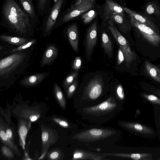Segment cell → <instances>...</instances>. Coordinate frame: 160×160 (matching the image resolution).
I'll return each instance as SVG.
<instances>
[{
  "mask_svg": "<svg viewBox=\"0 0 160 160\" xmlns=\"http://www.w3.org/2000/svg\"><path fill=\"white\" fill-rule=\"evenodd\" d=\"M31 51L29 48L0 53V88L13 85L21 77L27 67Z\"/></svg>",
  "mask_w": 160,
  "mask_h": 160,
  "instance_id": "obj_1",
  "label": "cell"
},
{
  "mask_svg": "<svg viewBox=\"0 0 160 160\" xmlns=\"http://www.w3.org/2000/svg\"><path fill=\"white\" fill-rule=\"evenodd\" d=\"M3 14L10 31L16 36L25 37L31 34V26L28 15L14 0H6Z\"/></svg>",
  "mask_w": 160,
  "mask_h": 160,
  "instance_id": "obj_2",
  "label": "cell"
},
{
  "mask_svg": "<svg viewBox=\"0 0 160 160\" xmlns=\"http://www.w3.org/2000/svg\"><path fill=\"white\" fill-rule=\"evenodd\" d=\"M121 132L111 127L94 128L75 134L72 138L86 143H100L102 149L110 148L117 141Z\"/></svg>",
  "mask_w": 160,
  "mask_h": 160,
  "instance_id": "obj_3",
  "label": "cell"
},
{
  "mask_svg": "<svg viewBox=\"0 0 160 160\" xmlns=\"http://www.w3.org/2000/svg\"><path fill=\"white\" fill-rule=\"evenodd\" d=\"M123 104L110 95L98 104L83 108L82 111L86 114L95 118L98 123L102 124L117 115L122 109Z\"/></svg>",
  "mask_w": 160,
  "mask_h": 160,
  "instance_id": "obj_4",
  "label": "cell"
},
{
  "mask_svg": "<svg viewBox=\"0 0 160 160\" xmlns=\"http://www.w3.org/2000/svg\"><path fill=\"white\" fill-rule=\"evenodd\" d=\"M83 88L81 99L88 101H98L99 103L104 99L102 98L104 86L101 77L96 75L88 81L84 77L80 85Z\"/></svg>",
  "mask_w": 160,
  "mask_h": 160,
  "instance_id": "obj_5",
  "label": "cell"
},
{
  "mask_svg": "<svg viewBox=\"0 0 160 160\" xmlns=\"http://www.w3.org/2000/svg\"><path fill=\"white\" fill-rule=\"evenodd\" d=\"M108 29L116 40L119 47L122 50L124 57V61L127 67L130 65L137 58L135 52L131 50L128 42L115 27L111 20H108Z\"/></svg>",
  "mask_w": 160,
  "mask_h": 160,
  "instance_id": "obj_6",
  "label": "cell"
},
{
  "mask_svg": "<svg viewBox=\"0 0 160 160\" xmlns=\"http://www.w3.org/2000/svg\"><path fill=\"white\" fill-rule=\"evenodd\" d=\"M118 125L125 130L142 138H153L157 135L156 131L153 128L140 122L120 120Z\"/></svg>",
  "mask_w": 160,
  "mask_h": 160,
  "instance_id": "obj_7",
  "label": "cell"
},
{
  "mask_svg": "<svg viewBox=\"0 0 160 160\" xmlns=\"http://www.w3.org/2000/svg\"><path fill=\"white\" fill-rule=\"evenodd\" d=\"M41 128L42 147L39 160L43 159L45 158L50 146L55 144L59 138V135L56 130L43 125H41Z\"/></svg>",
  "mask_w": 160,
  "mask_h": 160,
  "instance_id": "obj_8",
  "label": "cell"
},
{
  "mask_svg": "<svg viewBox=\"0 0 160 160\" xmlns=\"http://www.w3.org/2000/svg\"><path fill=\"white\" fill-rule=\"evenodd\" d=\"M131 26L136 28L151 44L158 47L160 42L159 34L147 26L141 23L128 15V17Z\"/></svg>",
  "mask_w": 160,
  "mask_h": 160,
  "instance_id": "obj_9",
  "label": "cell"
},
{
  "mask_svg": "<svg viewBox=\"0 0 160 160\" xmlns=\"http://www.w3.org/2000/svg\"><path fill=\"white\" fill-rule=\"evenodd\" d=\"M124 12L123 7L112 0H105L104 3L98 9L99 14L103 24L110 20L114 13L118 12L125 15Z\"/></svg>",
  "mask_w": 160,
  "mask_h": 160,
  "instance_id": "obj_10",
  "label": "cell"
},
{
  "mask_svg": "<svg viewBox=\"0 0 160 160\" xmlns=\"http://www.w3.org/2000/svg\"><path fill=\"white\" fill-rule=\"evenodd\" d=\"M97 39V23L95 21L88 28L85 38V54L88 61H89L91 59Z\"/></svg>",
  "mask_w": 160,
  "mask_h": 160,
  "instance_id": "obj_11",
  "label": "cell"
},
{
  "mask_svg": "<svg viewBox=\"0 0 160 160\" xmlns=\"http://www.w3.org/2000/svg\"><path fill=\"white\" fill-rule=\"evenodd\" d=\"M94 4L87 0H82L78 4L72 6L69 11L63 17L62 22H67L91 10Z\"/></svg>",
  "mask_w": 160,
  "mask_h": 160,
  "instance_id": "obj_12",
  "label": "cell"
},
{
  "mask_svg": "<svg viewBox=\"0 0 160 160\" xmlns=\"http://www.w3.org/2000/svg\"><path fill=\"white\" fill-rule=\"evenodd\" d=\"M64 1V0H54L53 7L45 21L44 28L46 33H49L53 28L62 8Z\"/></svg>",
  "mask_w": 160,
  "mask_h": 160,
  "instance_id": "obj_13",
  "label": "cell"
},
{
  "mask_svg": "<svg viewBox=\"0 0 160 160\" xmlns=\"http://www.w3.org/2000/svg\"><path fill=\"white\" fill-rule=\"evenodd\" d=\"M104 158L107 157L129 158L135 160H153L152 154L150 153L102 152Z\"/></svg>",
  "mask_w": 160,
  "mask_h": 160,
  "instance_id": "obj_14",
  "label": "cell"
},
{
  "mask_svg": "<svg viewBox=\"0 0 160 160\" xmlns=\"http://www.w3.org/2000/svg\"><path fill=\"white\" fill-rule=\"evenodd\" d=\"M124 10L129 15L133 18L138 22L151 28L157 33L159 34V30L152 18L143 14L135 12L127 8H123Z\"/></svg>",
  "mask_w": 160,
  "mask_h": 160,
  "instance_id": "obj_15",
  "label": "cell"
},
{
  "mask_svg": "<svg viewBox=\"0 0 160 160\" xmlns=\"http://www.w3.org/2000/svg\"><path fill=\"white\" fill-rule=\"evenodd\" d=\"M27 38L0 34V41L10 50L30 40Z\"/></svg>",
  "mask_w": 160,
  "mask_h": 160,
  "instance_id": "obj_16",
  "label": "cell"
},
{
  "mask_svg": "<svg viewBox=\"0 0 160 160\" xmlns=\"http://www.w3.org/2000/svg\"><path fill=\"white\" fill-rule=\"evenodd\" d=\"M49 75V73L48 72L30 75L20 80L19 83L21 85L26 87H35L41 83Z\"/></svg>",
  "mask_w": 160,
  "mask_h": 160,
  "instance_id": "obj_17",
  "label": "cell"
},
{
  "mask_svg": "<svg viewBox=\"0 0 160 160\" xmlns=\"http://www.w3.org/2000/svg\"><path fill=\"white\" fill-rule=\"evenodd\" d=\"M72 159V160L79 159L102 160H104L105 159L101 153H98L77 149L74 151Z\"/></svg>",
  "mask_w": 160,
  "mask_h": 160,
  "instance_id": "obj_18",
  "label": "cell"
},
{
  "mask_svg": "<svg viewBox=\"0 0 160 160\" xmlns=\"http://www.w3.org/2000/svg\"><path fill=\"white\" fill-rule=\"evenodd\" d=\"M31 125V122L24 118L20 120L18 128L19 144L23 149H25L26 140Z\"/></svg>",
  "mask_w": 160,
  "mask_h": 160,
  "instance_id": "obj_19",
  "label": "cell"
},
{
  "mask_svg": "<svg viewBox=\"0 0 160 160\" xmlns=\"http://www.w3.org/2000/svg\"><path fill=\"white\" fill-rule=\"evenodd\" d=\"M110 20L117 24L119 29L124 33H126L131 28V24L125 18V15L114 12L111 16Z\"/></svg>",
  "mask_w": 160,
  "mask_h": 160,
  "instance_id": "obj_20",
  "label": "cell"
},
{
  "mask_svg": "<svg viewBox=\"0 0 160 160\" xmlns=\"http://www.w3.org/2000/svg\"><path fill=\"white\" fill-rule=\"evenodd\" d=\"M58 52V49L55 46L52 45L48 47L43 54L40 63L41 67L51 65L57 57Z\"/></svg>",
  "mask_w": 160,
  "mask_h": 160,
  "instance_id": "obj_21",
  "label": "cell"
},
{
  "mask_svg": "<svg viewBox=\"0 0 160 160\" xmlns=\"http://www.w3.org/2000/svg\"><path fill=\"white\" fill-rule=\"evenodd\" d=\"M67 34L70 43L76 52L78 51L79 38L78 26L76 23L72 24L68 27Z\"/></svg>",
  "mask_w": 160,
  "mask_h": 160,
  "instance_id": "obj_22",
  "label": "cell"
},
{
  "mask_svg": "<svg viewBox=\"0 0 160 160\" xmlns=\"http://www.w3.org/2000/svg\"><path fill=\"white\" fill-rule=\"evenodd\" d=\"M145 69L149 75L155 81L160 82V69L157 66L148 61L144 62Z\"/></svg>",
  "mask_w": 160,
  "mask_h": 160,
  "instance_id": "obj_23",
  "label": "cell"
},
{
  "mask_svg": "<svg viewBox=\"0 0 160 160\" xmlns=\"http://www.w3.org/2000/svg\"><path fill=\"white\" fill-rule=\"evenodd\" d=\"M101 41L102 46L105 52L109 58H111L113 51L112 42L110 38L104 31L102 33Z\"/></svg>",
  "mask_w": 160,
  "mask_h": 160,
  "instance_id": "obj_24",
  "label": "cell"
},
{
  "mask_svg": "<svg viewBox=\"0 0 160 160\" xmlns=\"http://www.w3.org/2000/svg\"><path fill=\"white\" fill-rule=\"evenodd\" d=\"M54 96L59 106L63 109L66 108V101L64 95L59 87L56 82L53 85Z\"/></svg>",
  "mask_w": 160,
  "mask_h": 160,
  "instance_id": "obj_25",
  "label": "cell"
},
{
  "mask_svg": "<svg viewBox=\"0 0 160 160\" xmlns=\"http://www.w3.org/2000/svg\"><path fill=\"white\" fill-rule=\"evenodd\" d=\"M41 112L40 110L36 108L27 109L23 111V117L31 122H34L40 118Z\"/></svg>",
  "mask_w": 160,
  "mask_h": 160,
  "instance_id": "obj_26",
  "label": "cell"
},
{
  "mask_svg": "<svg viewBox=\"0 0 160 160\" xmlns=\"http://www.w3.org/2000/svg\"><path fill=\"white\" fill-rule=\"evenodd\" d=\"M0 139L6 145L13 149L17 154H19V151L16 145L7 137L5 131L3 129V126L0 123Z\"/></svg>",
  "mask_w": 160,
  "mask_h": 160,
  "instance_id": "obj_27",
  "label": "cell"
},
{
  "mask_svg": "<svg viewBox=\"0 0 160 160\" xmlns=\"http://www.w3.org/2000/svg\"><path fill=\"white\" fill-rule=\"evenodd\" d=\"M24 10L32 18L36 17V14L32 4V0H19Z\"/></svg>",
  "mask_w": 160,
  "mask_h": 160,
  "instance_id": "obj_28",
  "label": "cell"
},
{
  "mask_svg": "<svg viewBox=\"0 0 160 160\" xmlns=\"http://www.w3.org/2000/svg\"><path fill=\"white\" fill-rule=\"evenodd\" d=\"M46 156L47 159L49 160H62L64 156L62 150L58 148L51 150Z\"/></svg>",
  "mask_w": 160,
  "mask_h": 160,
  "instance_id": "obj_29",
  "label": "cell"
},
{
  "mask_svg": "<svg viewBox=\"0 0 160 160\" xmlns=\"http://www.w3.org/2000/svg\"><path fill=\"white\" fill-rule=\"evenodd\" d=\"M52 0H37V7L38 14H44L47 11Z\"/></svg>",
  "mask_w": 160,
  "mask_h": 160,
  "instance_id": "obj_30",
  "label": "cell"
},
{
  "mask_svg": "<svg viewBox=\"0 0 160 160\" xmlns=\"http://www.w3.org/2000/svg\"><path fill=\"white\" fill-rule=\"evenodd\" d=\"M146 12L148 14H154L157 16L160 14V9L158 5L154 2L148 3L145 8Z\"/></svg>",
  "mask_w": 160,
  "mask_h": 160,
  "instance_id": "obj_31",
  "label": "cell"
},
{
  "mask_svg": "<svg viewBox=\"0 0 160 160\" xmlns=\"http://www.w3.org/2000/svg\"><path fill=\"white\" fill-rule=\"evenodd\" d=\"M97 15L95 10L91 9L81 15V17L83 23L87 24L92 21Z\"/></svg>",
  "mask_w": 160,
  "mask_h": 160,
  "instance_id": "obj_32",
  "label": "cell"
},
{
  "mask_svg": "<svg viewBox=\"0 0 160 160\" xmlns=\"http://www.w3.org/2000/svg\"><path fill=\"white\" fill-rule=\"evenodd\" d=\"M79 72L74 71L69 73L65 78L62 83V86L66 89L76 79L78 75Z\"/></svg>",
  "mask_w": 160,
  "mask_h": 160,
  "instance_id": "obj_33",
  "label": "cell"
},
{
  "mask_svg": "<svg viewBox=\"0 0 160 160\" xmlns=\"http://www.w3.org/2000/svg\"><path fill=\"white\" fill-rule=\"evenodd\" d=\"M37 41V40L35 39L30 40L27 42L17 47L12 49L8 51L9 52H13L25 50L32 46Z\"/></svg>",
  "mask_w": 160,
  "mask_h": 160,
  "instance_id": "obj_34",
  "label": "cell"
},
{
  "mask_svg": "<svg viewBox=\"0 0 160 160\" xmlns=\"http://www.w3.org/2000/svg\"><path fill=\"white\" fill-rule=\"evenodd\" d=\"M115 96L114 97L118 101L123 103L125 102V97L123 89L121 84L118 85L115 90Z\"/></svg>",
  "mask_w": 160,
  "mask_h": 160,
  "instance_id": "obj_35",
  "label": "cell"
},
{
  "mask_svg": "<svg viewBox=\"0 0 160 160\" xmlns=\"http://www.w3.org/2000/svg\"><path fill=\"white\" fill-rule=\"evenodd\" d=\"M142 96L148 102L154 104L160 105V98L155 95L144 93Z\"/></svg>",
  "mask_w": 160,
  "mask_h": 160,
  "instance_id": "obj_36",
  "label": "cell"
},
{
  "mask_svg": "<svg viewBox=\"0 0 160 160\" xmlns=\"http://www.w3.org/2000/svg\"><path fill=\"white\" fill-rule=\"evenodd\" d=\"M78 84V82L76 79L66 89V94L68 99L70 98L74 94L76 90Z\"/></svg>",
  "mask_w": 160,
  "mask_h": 160,
  "instance_id": "obj_37",
  "label": "cell"
},
{
  "mask_svg": "<svg viewBox=\"0 0 160 160\" xmlns=\"http://www.w3.org/2000/svg\"><path fill=\"white\" fill-rule=\"evenodd\" d=\"M52 120L61 127L64 128H68L70 125L66 120L61 118L53 117Z\"/></svg>",
  "mask_w": 160,
  "mask_h": 160,
  "instance_id": "obj_38",
  "label": "cell"
},
{
  "mask_svg": "<svg viewBox=\"0 0 160 160\" xmlns=\"http://www.w3.org/2000/svg\"><path fill=\"white\" fill-rule=\"evenodd\" d=\"M2 154L6 157L12 158L14 157V155L10 148L6 146H3L1 148Z\"/></svg>",
  "mask_w": 160,
  "mask_h": 160,
  "instance_id": "obj_39",
  "label": "cell"
},
{
  "mask_svg": "<svg viewBox=\"0 0 160 160\" xmlns=\"http://www.w3.org/2000/svg\"><path fill=\"white\" fill-rule=\"evenodd\" d=\"M82 64V60L79 56L76 57L74 60L72 65V68L74 71H78L80 69Z\"/></svg>",
  "mask_w": 160,
  "mask_h": 160,
  "instance_id": "obj_40",
  "label": "cell"
},
{
  "mask_svg": "<svg viewBox=\"0 0 160 160\" xmlns=\"http://www.w3.org/2000/svg\"><path fill=\"white\" fill-rule=\"evenodd\" d=\"M124 61V57L123 53L120 48H119L118 52L117 58L118 65H120Z\"/></svg>",
  "mask_w": 160,
  "mask_h": 160,
  "instance_id": "obj_41",
  "label": "cell"
},
{
  "mask_svg": "<svg viewBox=\"0 0 160 160\" xmlns=\"http://www.w3.org/2000/svg\"><path fill=\"white\" fill-rule=\"evenodd\" d=\"M6 136L8 138L12 141L13 139V134L12 130L9 128H7L5 130Z\"/></svg>",
  "mask_w": 160,
  "mask_h": 160,
  "instance_id": "obj_42",
  "label": "cell"
},
{
  "mask_svg": "<svg viewBox=\"0 0 160 160\" xmlns=\"http://www.w3.org/2000/svg\"><path fill=\"white\" fill-rule=\"evenodd\" d=\"M10 49L8 47L2 43H0V53L8 51Z\"/></svg>",
  "mask_w": 160,
  "mask_h": 160,
  "instance_id": "obj_43",
  "label": "cell"
},
{
  "mask_svg": "<svg viewBox=\"0 0 160 160\" xmlns=\"http://www.w3.org/2000/svg\"><path fill=\"white\" fill-rule=\"evenodd\" d=\"M91 2L94 3L95 2V0H87Z\"/></svg>",
  "mask_w": 160,
  "mask_h": 160,
  "instance_id": "obj_44",
  "label": "cell"
},
{
  "mask_svg": "<svg viewBox=\"0 0 160 160\" xmlns=\"http://www.w3.org/2000/svg\"><path fill=\"white\" fill-rule=\"evenodd\" d=\"M121 0V1H122V0Z\"/></svg>",
  "mask_w": 160,
  "mask_h": 160,
  "instance_id": "obj_45",
  "label": "cell"
}]
</instances>
